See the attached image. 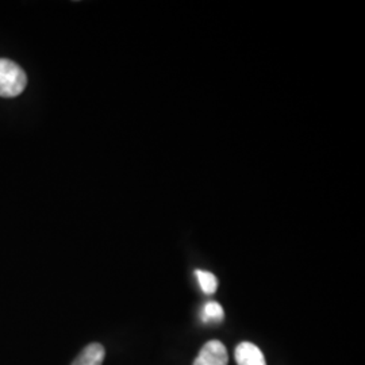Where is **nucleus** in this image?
Instances as JSON below:
<instances>
[{
	"mask_svg": "<svg viewBox=\"0 0 365 365\" xmlns=\"http://www.w3.org/2000/svg\"><path fill=\"white\" fill-rule=\"evenodd\" d=\"M27 78L22 68L7 58H0V96L14 98L26 87Z\"/></svg>",
	"mask_w": 365,
	"mask_h": 365,
	"instance_id": "nucleus-1",
	"label": "nucleus"
},
{
	"mask_svg": "<svg viewBox=\"0 0 365 365\" xmlns=\"http://www.w3.org/2000/svg\"><path fill=\"white\" fill-rule=\"evenodd\" d=\"M229 354L226 346L218 339H212L203 345L194 361V365H227Z\"/></svg>",
	"mask_w": 365,
	"mask_h": 365,
	"instance_id": "nucleus-2",
	"label": "nucleus"
},
{
	"mask_svg": "<svg viewBox=\"0 0 365 365\" xmlns=\"http://www.w3.org/2000/svg\"><path fill=\"white\" fill-rule=\"evenodd\" d=\"M237 365H267L264 353L253 342L244 341L237 345L235 352Z\"/></svg>",
	"mask_w": 365,
	"mask_h": 365,
	"instance_id": "nucleus-3",
	"label": "nucleus"
},
{
	"mask_svg": "<svg viewBox=\"0 0 365 365\" xmlns=\"http://www.w3.org/2000/svg\"><path fill=\"white\" fill-rule=\"evenodd\" d=\"M105 356V346L98 342H92L81 351L72 365H102Z\"/></svg>",
	"mask_w": 365,
	"mask_h": 365,
	"instance_id": "nucleus-4",
	"label": "nucleus"
},
{
	"mask_svg": "<svg viewBox=\"0 0 365 365\" xmlns=\"http://www.w3.org/2000/svg\"><path fill=\"white\" fill-rule=\"evenodd\" d=\"M225 318V312H223V307L218 302L215 300H211L207 302L203 309H202V313H200V319L205 322V324H210V322H222Z\"/></svg>",
	"mask_w": 365,
	"mask_h": 365,
	"instance_id": "nucleus-5",
	"label": "nucleus"
},
{
	"mask_svg": "<svg viewBox=\"0 0 365 365\" xmlns=\"http://www.w3.org/2000/svg\"><path fill=\"white\" fill-rule=\"evenodd\" d=\"M196 280L200 286V289L207 294V295H212L217 292L218 288V279L214 274H211L209 271H202V269H196L195 271Z\"/></svg>",
	"mask_w": 365,
	"mask_h": 365,
	"instance_id": "nucleus-6",
	"label": "nucleus"
}]
</instances>
